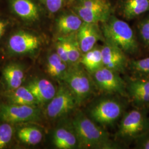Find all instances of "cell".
I'll return each instance as SVG.
<instances>
[{
	"label": "cell",
	"mask_w": 149,
	"mask_h": 149,
	"mask_svg": "<svg viewBox=\"0 0 149 149\" xmlns=\"http://www.w3.org/2000/svg\"><path fill=\"white\" fill-rule=\"evenodd\" d=\"M18 137L22 142L32 145L39 144L43 139V133L35 127L22 128L18 132Z\"/></svg>",
	"instance_id": "cell-24"
},
{
	"label": "cell",
	"mask_w": 149,
	"mask_h": 149,
	"mask_svg": "<svg viewBox=\"0 0 149 149\" xmlns=\"http://www.w3.org/2000/svg\"><path fill=\"white\" fill-rule=\"evenodd\" d=\"M72 128L76 134L79 148L108 149L115 145L105 130L83 113L79 112L72 121Z\"/></svg>",
	"instance_id": "cell-1"
},
{
	"label": "cell",
	"mask_w": 149,
	"mask_h": 149,
	"mask_svg": "<svg viewBox=\"0 0 149 149\" xmlns=\"http://www.w3.org/2000/svg\"><path fill=\"white\" fill-rule=\"evenodd\" d=\"M79 65L71 66L64 80L74 95L77 104L80 106L90 97L93 80L88 72Z\"/></svg>",
	"instance_id": "cell-3"
},
{
	"label": "cell",
	"mask_w": 149,
	"mask_h": 149,
	"mask_svg": "<svg viewBox=\"0 0 149 149\" xmlns=\"http://www.w3.org/2000/svg\"><path fill=\"white\" fill-rule=\"evenodd\" d=\"M83 22L74 12H66L57 18L55 27L57 32L61 36H67L77 32Z\"/></svg>",
	"instance_id": "cell-16"
},
{
	"label": "cell",
	"mask_w": 149,
	"mask_h": 149,
	"mask_svg": "<svg viewBox=\"0 0 149 149\" xmlns=\"http://www.w3.org/2000/svg\"><path fill=\"white\" fill-rule=\"evenodd\" d=\"M69 68V65L64 62L56 52L48 56L47 70L51 77L58 80H64Z\"/></svg>",
	"instance_id": "cell-20"
},
{
	"label": "cell",
	"mask_w": 149,
	"mask_h": 149,
	"mask_svg": "<svg viewBox=\"0 0 149 149\" xmlns=\"http://www.w3.org/2000/svg\"><path fill=\"white\" fill-rule=\"evenodd\" d=\"M9 6L12 13L24 21L33 23L40 18L39 7L34 0H9Z\"/></svg>",
	"instance_id": "cell-13"
},
{
	"label": "cell",
	"mask_w": 149,
	"mask_h": 149,
	"mask_svg": "<svg viewBox=\"0 0 149 149\" xmlns=\"http://www.w3.org/2000/svg\"><path fill=\"white\" fill-rule=\"evenodd\" d=\"M129 68L133 78L149 80V57L131 61Z\"/></svg>",
	"instance_id": "cell-25"
},
{
	"label": "cell",
	"mask_w": 149,
	"mask_h": 149,
	"mask_svg": "<svg viewBox=\"0 0 149 149\" xmlns=\"http://www.w3.org/2000/svg\"><path fill=\"white\" fill-rule=\"evenodd\" d=\"M53 143L58 149H72L79 147L78 138L74 129L73 130L65 128L57 129L54 133Z\"/></svg>",
	"instance_id": "cell-17"
},
{
	"label": "cell",
	"mask_w": 149,
	"mask_h": 149,
	"mask_svg": "<svg viewBox=\"0 0 149 149\" xmlns=\"http://www.w3.org/2000/svg\"><path fill=\"white\" fill-rule=\"evenodd\" d=\"M10 91L7 96L12 104L34 106L39 104L36 98L27 86H20L15 90Z\"/></svg>",
	"instance_id": "cell-22"
},
{
	"label": "cell",
	"mask_w": 149,
	"mask_h": 149,
	"mask_svg": "<svg viewBox=\"0 0 149 149\" xmlns=\"http://www.w3.org/2000/svg\"><path fill=\"white\" fill-rule=\"evenodd\" d=\"M140 141L139 146L140 148L144 149H149V132L148 133L140 137Z\"/></svg>",
	"instance_id": "cell-30"
},
{
	"label": "cell",
	"mask_w": 149,
	"mask_h": 149,
	"mask_svg": "<svg viewBox=\"0 0 149 149\" xmlns=\"http://www.w3.org/2000/svg\"><path fill=\"white\" fill-rule=\"evenodd\" d=\"M3 76L8 88L13 90L21 86L24 79V71L21 65L11 63L4 68Z\"/></svg>",
	"instance_id": "cell-18"
},
{
	"label": "cell",
	"mask_w": 149,
	"mask_h": 149,
	"mask_svg": "<svg viewBox=\"0 0 149 149\" xmlns=\"http://www.w3.org/2000/svg\"><path fill=\"white\" fill-rule=\"evenodd\" d=\"M56 53L59 56V57L62 59L64 62L69 65V61L67 53V50L66 48L65 43L64 42V38L63 37H60L58 38L56 44H55Z\"/></svg>",
	"instance_id": "cell-28"
},
{
	"label": "cell",
	"mask_w": 149,
	"mask_h": 149,
	"mask_svg": "<svg viewBox=\"0 0 149 149\" xmlns=\"http://www.w3.org/2000/svg\"><path fill=\"white\" fill-rule=\"evenodd\" d=\"M14 129L9 123L0 125V149H3L10 143Z\"/></svg>",
	"instance_id": "cell-26"
},
{
	"label": "cell",
	"mask_w": 149,
	"mask_h": 149,
	"mask_svg": "<svg viewBox=\"0 0 149 149\" xmlns=\"http://www.w3.org/2000/svg\"><path fill=\"white\" fill-rule=\"evenodd\" d=\"M65 0H42L49 12L55 13L61 10L64 6Z\"/></svg>",
	"instance_id": "cell-29"
},
{
	"label": "cell",
	"mask_w": 149,
	"mask_h": 149,
	"mask_svg": "<svg viewBox=\"0 0 149 149\" xmlns=\"http://www.w3.org/2000/svg\"><path fill=\"white\" fill-rule=\"evenodd\" d=\"M149 10V0H125L122 5L123 17L132 19Z\"/></svg>",
	"instance_id": "cell-21"
},
{
	"label": "cell",
	"mask_w": 149,
	"mask_h": 149,
	"mask_svg": "<svg viewBox=\"0 0 149 149\" xmlns=\"http://www.w3.org/2000/svg\"><path fill=\"white\" fill-rule=\"evenodd\" d=\"M90 75L95 85L102 91L122 95L127 94V84L117 72L103 66Z\"/></svg>",
	"instance_id": "cell-7"
},
{
	"label": "cell",
	"mask_w": 149,
	"mask_h": 149,
	"mask_svg": "<svg viewBox=\"0 0 149 149\" xmlns=\"http://www.w3.org/2000/svg\"><path fill=\"white\" fill-rule=\"evenodd\" d=\"M80 64L89 74H92L103 66L101 48L95 46L87 52L82 54Z\"/></svg>",
	"instance_id": "cell-19"
},
{
	"label": "cell",
	"mask_w": 149,
	"mask_h": 149,
	"mask_svg": "<svg viewBox=\"0 0 149 149\" xmlns=\"http://www.w3.org/2000/svg\"><path fill=\"white\" fill-rule=\"evenodd\" d=\"M40 110L36 106L16 104H2L0 106V119L9 123L38 121Z\"/></svg>",
	"instance_id": "cell-8"
},
{
	"label": "cell",
	"mask_w": 149,
	"mask_h": 149,
	"mask_svg": "<svg viewBox=\"0 0 149 149\" xmlns=\"http://www.w3.org/2000/svg\"><path fill=\"white\" fill-rule=\"evenodd\" d=\"M77 105L74 95L66 84L59 86L53 98L48 102L46 114L48 117L56 119L71 112Z\"/></svg>",
	"instance_id": "cell-6"
},
{
	"label": "cell",
	"mask_w": 149,
	"mask_h": 149,
	"mask_svg": "<svg viewBox=\"0 0 149 149\" xmlns=\"http://www.w3.org/2000/svg\"><path fill=\"white\" fill-rule=\"evenodd\" d=\"M64 38L69 61L70 67L80 65L82 52L78 42L76 33L67 36H61Z\"/></svg>",
	"instance_id": "cell-23"
},
{
	"label": "cell",
	"mask_w": 149,
	"mask_h": 149,
	"mask_svg": "<svg viewBox=\"0 0 149 149\" xmlns=\"http://www.w3.org/2000/svg\"><path fill=\"white\" fill-rule=\"evenodd\" d=\"M104 41L101 47L103 66L118 73L124 72L128 63L125 53L113 43Z\"/></svg>",
	"instance_id": "cell-11"
},
{
	"label": "cell",
	"mask_w": 149,
	"mask_h": 149,
	"mask_svg": "<svg viewBox=\"0 0 149 149\" xmlns=\"http://www.w3.org/2000/svg\"><path fill=\"white\" fill-rule=\"evenodd\" d=\"M74 10L86 23H103L111 16V6L107 0H79Z\"/></svg>",
	"instance_id": "cell-5"
},
{
	"label": "cell",
	"mask_w": 149,
	"mask_h": 149,
	"mask_svg": "<svg viewBox=\"0 0 149 149\" xmlns=\"http://www.w3.org/2000/svg\"><path fill=\"white\" fill-rule=\"evenodd\" d=\"M138 29L143 42L149 47V17L139 23Z\"/></svg>",
	"instance_id": "cell-27"
},
{
	"label": "cell",
	"mask_w": 149,
	"mask_h": 149,
	"mask_svg": "<svg viewBox=\"0 0 149 149\" xmlns=\"http://www.w3.org/2000/svg\"><path fill=\"white\" fill-rule=\"evenodd\" d=\"M122 105L112 99H104L98 102L91 109V119L102 126L111 125L121 116Z\"/></svg>",
	"instance_id": "cell-9"
},
{
	"label": "cell",
	"mask_w": 149,
	"mask_h": 149,
	"mask_svg": "<svg viewBox=\"0 0 149 149\" xmlns=\"http://www.w3.org/2000/svg\"><path fill=\"white\" fill-rule=\"evenodd\" d=\"M149 132V119L143 109H133L127 113L120 123L118 135L123 139H139Z\"/></svg>",
	"instance_id": "cell-4"
},
{
	"label": "cell",
	"mask_w": 149,
	"mask_h": 149,
	"mask_svg": "<svg viewBox=\"0 0 149 149\" xmlns=\"http://www.w3.org/2000/svg\"><path fill=\"white\" fill-rule=\"evenodd\" d=\"M6 28V23L5 21L0 19V40L4 34Z\"/></svg>",
	"instance_id": "cell-31"
},
{
	"label": "cell",
	"mask_w": 149,
	"mask_h": 149,
	"mask_svg": "<svg viewBox=\"0 0 149 149\" xmlns=\"http://www.w3.org/2000/svg\"><path fill=\"white\" fill-rule=\"evenodd\" d=\"M27 87L35 96L38 103L40 104L50 101L57 91L52 82L45 79L32 80L28 84Z\"/></svg>",
	"instance_id": "cell-15"
},
{
	"label": "cell",
	"mask_w": 149,
	"mask_h": 149,
	"mask_svg": "<svg viewBox=\"0 0 149 149\" xmlns=\"http://www.w3.org/2000/svg\"><path fill=\"white\" fill-rule=\"evenodd\" d=\"M104 39L120 48L125 53L134 54L138 50V44L132 28L125 22L111 16L102 23Z\"/></svg>",
	"instance_id": "cell-2"
},
{
	"label": "cell",
	"mask_w": 149,
	"mask_h": 149,
	"mask_svg": "<svg viewBox=\"0 0 149 149\" xmlns=\"http://www.w3.org/2000/svg\"><path fill=\"white\" fill-rule=\"evenodd\" d=\"M42 41L37 36L30 32L19 31L9 38L7 48L12 54L24 55L34 53L40 47Z\"/></svg>",
	"instance_id": "cell-10"
},
{
	"label": "cell",
	"mask_w": 149,
	"mask_h": 149,
	"mask_svg": "<svg viewBox=\"0 0 149 149\" xmlns=\"http://www.w3.org/2000/svg\"><path fill=\"white\" fill-rule=\"evenodd\" d=\"M76 37L82 53H85L96 46L99 40H104L102 31L98 23L83 22Z\"/></svg>",
	"instance_id": "cell-12"
},
{
	"label": "cell",
	"mask_w": 149,
	"mask_h": 149,
	"mask_svg": "<svg viewBox=\"0 0 149 149\" xmlns=\"http://www.w3.org/2000/svg\"><path fill=\"white\" fill-rule=\"evenodd\" d=\"M127 91L137 106L149 105V80L132 78L127 84Z\"/></svg>",
	"instance_id": "cell-14"
}]
</instances>
